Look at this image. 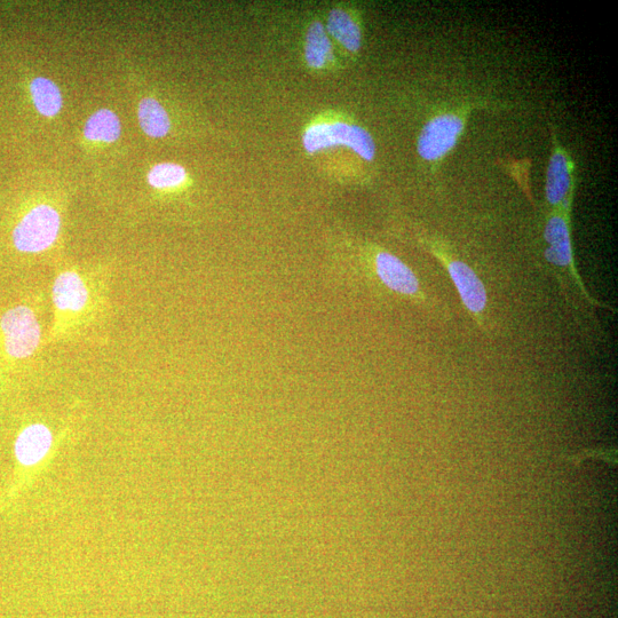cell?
<instances>
[{
	"mask_svg": "<svg viewBox=\"0 0 618 618\" xmlns=\"http://www.w3.org/2000/svg\"><path fill=\"white\" fill-rule=\"evenodd\" d=\"M303 145L306 152L314 154L323 149L345 146L363 160L374 161L376 144L371 134L359 125L344 122L319 123L309 126L304 133Z\"/></svg>",
	"mask_w": 618,
	"mask_h": 618,
	"instance_id": "1",
	"label": "cell"
},
{
	"mask_svg": "<svg viewBox=\"0 0 618 618\" xmlns=\"http://www.w3.org/2000/svg\"><path fill=\"white\" fill-rule=\"evenodd\" d=\"M61 216L49 204H39L19 221L13 231L15 248L23 253H41L57 242Z\"/></svg>",
	"mask_w": 618,
	"mask_h": 618,
	"instance_id": "2",
	"label": "cell"
},
{
	"mask_svg": "<svg viewBox=\"0 0 618 618\" xmlns=\"http://www.w3.org/2000/svg\"><path fill=\"white\" fill-rule=\"evenodd\" d=\"M5 351L13 359H27L41 343L42 330L36 314L28 306H17L0 319Z\"/></svg>",
	"mask_w": 618,
	"mask_h": 618,
	"instance_id": "3",
	"label": "cell"
},
{
	"mask_svg": "<svg viewBox=\"0 0 618 618\" xmlns=\"http://www.w3.org/2000/svg\"><path fill=\"white\" fill-rule=\"evenodd\" d=\"M466 125L461 113H446L427 122L417 142L418 155L426 162H439L457 145Z\"/></svg>",
	"mask_w": 618,
	"mask_h": 618,
	"instance_id": "4",
	"label": "cell"
},
{
	"mask_svg": "<svg viewBox=\"0 0 618 618\" xmlns=\"http://www.w3.org/2000/svg\"><path fill=\"white\" fill-rule=\"evenodd\" d=\"M91 300L92 291L81 274L67 271L59 274L55 279L53 303L61 322L84 314Z\"/></svg>",
	"mask_w": 618,
	"mask_h": 618,
	"instance_id": "5",
	"label": "cell"
},
{
	"mask_svg": "<svg viewBox=\"0 0 618 618\" xmlns=\"http://www.w3.org/2000/svg\"><path fill=\"white\" fill-rule=\"evenodd\" d=\"M573 165L566 150L554 140L548 173H546V200L553 206H569L573 195Z\"/></svg>",
	"mask_w": 618,
	"mask_h": 618,
	"instance_id": "6",
	"label": "cell"
},
{
	"mask_svg": "<svg viewBox=\"0 0 618 618\" xmlns=\"http://www.w3.org/2000/svg\"><path fill=\"white\" fill-rule=\"evenodd\" d=\"M446 266L466 308L475 316L481 315L487 307L488 298L485 285L478 275L459 260H447Z\"/></svg>",
	"mask_w": 618,
	"mask_h": 618,
	"instance_id": "7",
	"label": "cell"
},
{
	"mask_svg": "<svg viewBox=\"0 0 618 618\" xmlns=\"http://www.w3.org/2000/svg\"><path fill=\"white\" fill-rule=\"evenodd\" d=\"M544 237L549 244L545 257L551 264L560 267L573 266L572 239L566 212L554 213L546 223Z\"/></svg>",
	"mask_w": 618,
	"mask_h": 618,
	"instance_id": "8",
	"label": "cell"
},
{
	"mask_svg": "<svg viewBox=\"0 0 618 618\" xmlns=\"http://www.w3.org/2000/svg\"><path fill=\"white\" fill-rule=\"evenodd\" d=\"M53 446V434L44 424L23 429L15 441L14 454L23 466H35L43 461Z\"/></svg>",
	"mask_w": 618,
	"mask_h": 618,
	"instance_id": "9",
	"label": "cell"
},
{
	"mask_svg": "<svg viewBox=\"0 0 618 618\" xmlns=\"http://www.w3.org/2000/svg\"><path fill=\"white\" fill-rule=\"evenodd\" d=\"M376 273L386 287L401 295L415 296L419 290L416 275L399 258L379 252L375 258Z\"/></svg>",
	"mask_w": 618,
	"mask_h": 618,
	"instance_id": "10",
	"label": "cell"
},
{
	"mask_svg": "<svg viewBox=\"0 0 618 618\" xmlns=\"http://www.w3.org/2000/svg\"><path fill=\"white\" fill-rule=\"evenodd\" d=\"M122 134L120 117L108 108L93 113L84 126V137L93 142L114 144Z\"/></svg>",
	"mask_w": 618,
	"mask_h": 618,
	"instance_id": "11",
	"label": "cell"
},
{
	"mask_svg": "<svg viewBox=\"0 0 618 618\" xmlns=\"http://www.w3.org/2000/svg\"><path fill=\"white\" fill-rule=\"evenodd\" d=\"M138 120L142 131L150 138H164L168 136L171 130L168 112H166L162 103L154 98H145L140 101Z\"/></svg>",
	"mask_w": 618,
	"mask_h": 618,
	"instance_id": "12",
	"label": "cell"
},
{
	"mask_svg": "<svg viewBox=\"0 0 618 618\" xmlns=\"http://www.w3.org/2000/svg\"><path fill=\"white\" fill-rule=\"evenodd\" d=\"M29 90L39 114L47 118L60 114L63 107L62 92L52 79L36 77L31 81Z\"/></svg>",
	"mask_w": 618,
	"mask_h": 618,
	"instance_id": "13",
	"label": "cell"
},
{
	"mask_svg": "<svg viewBox=\"0 0 618 618\" xmlns=\"http://www.w3.org/2000/svg\"><path fill=\"white\" fill-rule=\"evenodd\" d=\"M327 28L329 34L346 50L358 52L361 49V29L347 12L340 9L332 10L329 14Z\"/></svg>",
	"mask_w": 618,
	"mask_h": 618,
	"instance_id": "14",
	"label": "cell"
},
{
	"mask_svg": "<svg viewBox=\"0 0 618 618\" xmlns=\"http://www.w3.org/2000/svg\"><path fill=\"white\" fill-rule=\"evenodd\" d=\"M305 59L307 65L314 69H321L334 59L326 28L320 22H314L307 31Z\"/></svg>",
	"mask_w": 618,
	"mask_h": 618,
	"instance_id": "15",
	"label": "cell"
},
{
	"mask_svg": "<svg viewBox=\"0 0 618 618\" xmlns=\"http://www.w3.org/2000/svg\"><path fill=\"white\" fill-rule=\"evenodd\" d=\"M148 184L155 189H173L185 184L187 172L176 163H160L148 172Z\"/></svg>",
	"mask_w": 618,
	"mask_h": 618,
	"instance_id": "16",
	"label": "cell"
}]
</instances>
